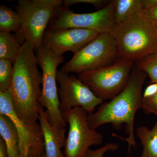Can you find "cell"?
I'll list each match as a JSON object with an SVG mask.
<instances>
[{
  "label": "cell",
  "mask_w": 157,
  "mask_h": 157,
  "mask_svg": "<svg viewBox=\"0 0 157 157\" xmlns=\"http://www.w3.org/2000/svg\"><path fill=\"white\" fill-rule=\"evenodd\" d=\"M108 1L104 0H63V6L69 8L70 6L80 3L91 4L97 9H103L108 4Z\"/></svg>",
  "instance_id": "21"
},
{
  "label": "cell",
  "mask_w": 157,
  "mask_h": 157,
  "mask_svg": "<svg viewBox=\"0 0 157 157\" xmlns=\"http://www.w3.org/2000/svg\"><path fill=\"white\" fill-rule=\"evenodd\" d=\"M38 64L42 71V88L39 104L45 108L48 121L56 128H66L67 123L60 109V100L57 87L56 74L59 65L64 58L59 56L41 46L35 51Z\"/></svg>",
  "instance_id": "4"
},
{
  "label": "cell",
  "mask_w": 157,
  "mask_h": 157,
  "mask_svg": "<svg viewBox=\"0 0 157 157\" xmlns=\"http://www.w3.org/2000/svg\"><path fill=\"white\" fill-rule=\"evenodd\" d=\"M150 19L153 21H157V6L148 10H144Z\"/></svg>",
  "instance_id": "26"
},
{
  "label": "cell",
  "mask_w": 157,
  "mask_h": 157,
  "mask_svg": "<svg viewBox=\"0 0 157 157\" xmlns=\"http://www.w3.org/2000/svg\"><path fill=\"white\" fill-rule=\"evenodd\" d=\"M155 115L157 118V113ZM136 134L143 146L140 157H157V118L151 130L145 126H141L136 129Z\"/></svg>",
  "instance_id": "16"
},
{
  "label": "cell",
  "mask_w": 157,
  "mask_h": 157,
  "mask_svg": "<svg viewBox=\"0 0 157 157\" xmlns=\"http://www.w3.org/2000/svg\"><path fill=\"white\" fill-rule=\"evenodd\" d=\"M0 157H9L6 144L1 137H0Z\"/></svg>",
  "instance_id": "27"
},
{
  "label": "cell",
  "mask_w": 157,
  "mask_h": 157,
  "mask_svg": "<svg viewBox=\"0 0 157 157\" xmlns=\"http://www.w3.org/2000/svg\"><path fill=\"white\" fill-rule=\"evenodd\" d=\"M157 93V82L151 83L147 86L143 94V98L146 99L151 98Z\"/></svg>",
  "instance_id": "24"
},
{
  "label": "cell",
  "mask_w": 157,
  "mask_h": 157,
  "mask_svg": "<svg viewBox=\"0 0 157 157\" xmlns=\"http://www.w3.org/2000/svg\"><path fill=\"white\" fill-rule=\"evenodd\" d=\"M153 25L154 26L155 30L156 31L157 33V21H153Z\"/></svg>",
  "instance_id": "28"
},
{
  "label": "cell",
  "mask_w": 157,
  "mask_h": 157,
  "mask_svg": "<svg viewBox=\"0 0 157 157\" xmlns=\"http://www.w3.org/2000/svg\"><path fill=\"white\" fill-rule=\"evenodd\" d=\"M114 19L120 25L137 11L143 10L141 0H114Z\"/></svg>",
  "instance_id": "17"
},
{
  "label": "cell",
  "mask_w": 157,
  "mask_h": 157,
  "mask_svg": "<svg viewBox=\"0 0 157 157\" xmlns=\"http://www.w3.org/2000/svg\"><path fill=\"white\" fill-rule=\"evenodd\" d=\"M135 63L118 59L111 64L80 73L78 78L103 101L110 100L125 87Z\"/></svg>",
  "instance_id": "5"
},
{
  "label": "cell",
  "mask_w": 157,
  "mask_h": 157,
  "mask_svg": "<svg viewBox=\"0 0 157 157\" xmlns=\"http://www.w3.org/2000/svg\"><path fill=\"white\" fill-rule=\"evenodd\" d=\"M99 34L95 31L82 29L46 30L42 38V46L59 56L67 52L76 54Z\"/></svg>",
  "instance_id": "12"
},
{
  "label": "cell",
  "mask_w": 157,
  "mask_h": 157,
  "mask_svg": "<svg viewBox=\"0 0 157 157\" xmlns=\"http://www.w3.org/2000/svg\"><path fill=\"white\" fill-rule=\"evenodd\" d=\"M118 148L117 144L107 143L98 149H89L86 154V157H104V155L108 151H114Z\"/></svg>",
  "instance_id": "22"
},
{
  "label": "cell",
  "mask_w": 157,
  "mask_h": 157,
  "mask_svg": "<svg viewBox=\"0 0 157 157\" xmlns=\"http://www.w3.org/2000/svg\"><path fill=\"white\" fill-rule=\"evenodd\" d=\"M0 114L7 116L17 129L21 157L45 155L44 137L40 124H29L18 116L8 90L0 91Z\"/></svg>",
  "instance_id": "10"
},
{
  "label": "cell",
  "mask_w": 157,
  "mask_h": 157,
  "mask_svg": "<svg viewBox=\"0 0 157 157\" xmlns=\"http://www.w3.org/2000/svg\"><path fill=\"white\" fill-rule=\"evenodd\" d=\"M114 0L103 9L95 12L84 14L74 13L62 6L58 7L46 30L62 29H82L98 33H110L116 25L114 19Z\"/></svg>",
  "instance_id": "7"
},
{
  "label": "cell",
  "mask_w": 157,
  "mask_h": 157,
  "mask_svg": "<svg viewBox=\"0 0 157 157\" xmlns=\"http://www.w3.org/2000/svg\"><path fill=\"white\" fill-rule=\"evenodd\" d=\"M39 121L44 137L45 157H65L61 151L64 147L66 128L53 126L48 121L44 108L39 104Z\"/></svg>",
  "instance_id": "13"
},
{
  "label": "cell",
  "mask_w": 157,
  "mask_h": 157,
  "mask_svg": "<svg viewBox=\"0 0 157 157\" xmlns=\"http://www.w3.org/2000/svg\"><path fill=\"white\" fill-rule=\"evenodd\" d=\"M143 10H149L157 6V0H141Z\"/></svg>",
  "instance_id": "25"
},
{
  "label": "cell",
  "mask_w": 157,
  "mask_h": 157,
  "mask_svg": "<svg viewBox=\"0 0 157 157\" xmlns=\"http://www.w3.org/2000/svg\"><path fill=\"white\" fill-rule=\"evenodd\" d=\"M21 46L14 35L0 33V59L9 60L14 63L19 55Z\"/></svg>",
  "instance_id": "18"
},
{
  "label": "cell",
  "mask_w": 157,
  "mask_h": 157,
  "mask_svg": "<svg viewBox=\"0 0 157 157\" xmlns=\"http://www.w3.org/2000/svg\"><path fill=\"white\" fill-rule=\"evenodd\" d=\"M147 76L145 72L133 68L128 81L120 93L109 102L101 104L98 111L88 115V121L91 128L96 130L106 124H112L113 128L120 130L125 124V131L128 137H123L114 133L112 136L126 141L128 153L132 147H136L134 133L135 114L142 108V88Z\"/></svg>",
  "instance_id": "1"
},
{
  "label": "cell",
  "mask_w": 157,
  "mask_h": 157,
  "mask_svg": "<svg viewBox=\"0 0 157 157\" xmlns=\"http://www.w3.org/2000/svg\"><path fill=\"white\" fill-rule=\"evenodd\" d=\"M110 33L115 42L118 59L136 63L157 51V33L144 10L116 25Z\"/></svg>",
  "instance_id": "3"
},
{
  "label": "cell",
  "mask_w": 157,
  "mask_h": 157,
  "mask_svg": "<svg viewBox=\"0 0 157 157\" xmlns=\"http://www.w3.org/2000/svg\"><path fill=\"white\" fill-rule=\"evenodd\" d=\"M142 109L147 113H157V93L151 98L144 99Z\"/></svg>",
  "instance_id": "23"
},
{
  "label": "cell",
  "mask_w": 157,
  "mask_h": 157,
  "mask_svg": "<svg viewBox=\"0 0 157 157\" xmlns=\"http://www.w3.org/2000/svg\"><path fill=\"white\" fill-rule=\"evenodd\" d=\"M63 0H19L15 8L22 18L21 36L36 51L42 46L48 24Z\"/></svg>",
  "instance_id": "6"
},
{
  "label": "cell",
  "mask_w": 157,
  "mask_h": 157,
  "mask_svg": "<svg viewBox=\"0 0 157 157\" xmlns=\"http://www.w3.org/2000/svg\"><path fill=\"white\" fill-rule=\"evenodd\" d=\"M118 59L113 37L110 33H104L74 54L61 70L79 74L111 64Z\"/></svg>",
  "instance_id": "8"
},
{
  "label": "cell",
  "mask_w": 157,
  "mask_h": 157,
  "mask_svg": "<svg viewBox=\"0 0 157 157\" xmlns=\"http://www.w3.org/2000/svg\"><path fill=\"white\" fill-rule=\"evenodd\" d=\"M22 24V18L18 11L6 6H0V33L13 32L21 45L25 42L21 36Z\"/></svg>",
  "instance_id": "14"
},
{
  "label": "cell",
  "mask_w": 157,
  "mask_h": 157,
  "mask_svg": "<svg viewBox=\"0 0 157 157\" xmlns=\"http://www.w3.org/2000/svg\"><path fill=\"white\" fill-rule=\"evenodd\" d=\"M13 73V63L11 61L0 59V91L8 90Z\"/></svg>",
  "instance_id": "20"
},
{
  "label": "cell",
  "mask_w": 157,
  "mask_h": 157,
  "mask_svg": "<svg viewBox=\"0 0 157 157\" xmlns=\"http://www.w3.org/2000/svg\"><path fill=\"white\" fill-rule=\"evenodd\" d=\"M57 82L60 100V109L62 113L76 108L82 107L88 114L93 113L96 107L103 101L93 93L86 84L75 76L61 70H58Z\"/></svg>",
  "instance_id": "11"
},
{
  "label": "cell",
  "mask_w": 157,
  "mask_h": 157,
  "mask_svg": "<svg viewBox=\"0 0 157 157\" xmlns=\"http://www.w3.org/2000/svg\"><path fill=\"white\" fill-rule=\"evenodd\" d=\"M35 51L26 41L21 46L13 63V73L8 91L15 112L27 123L34 125L39 117V98L42 93V73Z\"/></svg>",
  "instance_id": "2"
},
{
  "label": "cell",
  "mask_w": 157,
  "mask_h": 157,
  "mask_svg": "<svg viewBox=\"0 0 157 157\" xmlns=\"http://www.w3.org/2000/svg\"><path fill=\"white\" fill-rule=\"evenodd\" d=\"M0 135L6 144L8 157H21L17 129L7 116L2 114H0Z\"/></svg>",
  "instance_id": "15"
},
{
  "label": "cell",
  "mask_w": 157,
  "mask_h": 157,
  "mask_svg": "<svg viewBox=\"0 0 157 157\" xmlns=\"http://www.w3.org/2000/svg\"><path fill=\"white\" fill-rule=\"evenodd\" d=\"M136 67L143 71L150 78L151 82H157V51L135 63Z\"/></svg>",
  "instance_id": "19"
},
{
  "label": "cell",
  "mask_w": 157,
  "mask_h": 157,
  "mask_svg": "<svg viewBox=\"0 0 157 157\" xmlns=\"http://www.w3.org/2000/svg\"><path fill=\"white\" fill-rule=\"evenodd\" d=\"M87 112L82 107L70 109L62 113L69 130L66 138L65 157H86L90 147L103 143L104 136L90 126Z\"/></svg>",
  "instance_id": "9"
},
{
  "label": "cell",
  "mask_w": 157,
  "mask_h": 157,
  "mask_svg": "<svg viewBox=\"0 0 157 157\" xmlns=\"http://www.w3.org/2000/svg\"><path fill=\"white\" fill-rule=\"evenodd\" d=\"M27 157H45V155H33Z\"/></svg>",
  "instance_id": "29"
}]
</instances>
